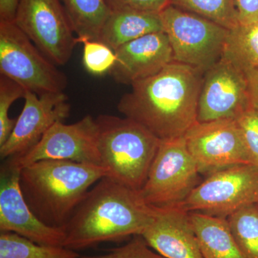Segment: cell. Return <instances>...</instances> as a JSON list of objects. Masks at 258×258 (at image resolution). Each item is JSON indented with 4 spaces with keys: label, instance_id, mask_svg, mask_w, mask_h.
Here are the masks:
<instances>
[{
    "label": "cell",
    "instance_id": "obj_4",
    "mask_svg": "<svg viewBox=\"0 0 258 258\" xmlns=\"http://www.w3.org/2000/svg\"><path fill=\"white\" fill-rule=\"evenodd\" d=\"M96 119L98 150L107 176L139 191L147 181L160 139L126 117L100 115Z\"/></svg>",
    "mask_w": 258,
    "mask_h": 258
},
{
    "label": "cell",
    "instance_id": "obj_29",
    "mask_svg": "<svg viewBox=\"0 0 258 258\" xmlns=\"http://www.w3.org/2000/svg\"><path fill=\"white\" fill-rule=\"evenodd\" d=\"M239 23H254L258 20V0H235Z\"/></svg>",
    "mask_w": 258,
    "mask_h": 258
},
{
    "label": "cell",
    "instance_id": "obj_11",
    "mask_svg": "<svg viewBox=\"0 0 258 258\" xmlns=\"http://www.w3.org/2000/svg\"><path fill=\"white\" fill-rule=\"evenodd\" d=\"M47 159L102 166L96 118L87 115L72 124L57 122L28 152L5 160L20 169L32 163Z\"/></svg>",
    "mask_w": 258,
    "mask_h": 258
},
{
    "label": "cell",
    "instance_id": "obj_7",
    "mask_svg": "<svg viewBox=\"0 0 258 258\" xmlns=\"http://www.w3.org/2000/svg\"><path fill=\"white\" fill-rule=\"evenodd\" d=\"M200 175L184 137L161 140L139 194L146 203L154 208L179 207L200 184Z\"/></svg>",
    "mask_w": 258,
    "mask_h": 258
},
{
    "label": "cell",
    "instance_id": "obj_12",
    "mask_svg": "<svg viewBox=\"0 0 258 258\" xmlns=\"http://www.w3.org/2000/svg\"><path fill=\"white\" fill-rule=\"evenodd\" d=\"M251 108L245 73L220 59L204 74L198 122L236 120Z\"/></svg>",
    "mask_w": 258,
    "mask_h": 258
},
{
    "label": "cell",
    "instance_id": "obj_23",
    "mask_svg": "<svg viewBox=\"0 0 258 258\" xmlns=\"http://www.w3.org/2000/svg\"><path fill=\"white\" fill-rule=\"evenodd\" d=\"M171 5L204 17L227 29L239 24L235 0H171Z\"/></svg>",
    "mask_w": 258,
    "mask_h": 258
},
{
    "label": "cell",
    "instance_id": "obj_31",
    "mask_svg": "<svg viewBox=\"0 0 258 258\" xmlns=\"http://www.w3.org/2000/svg\"><path fill=\"white\" fill-rule=\"evenodd\" d=\"M20 0H0V22H14Z\"/></svg>",
    "mask_w": 258,
    "mask_h": 258
},
{
    "label": "cell",
    "instance_id": "obj_22",
    "mask_svg": "<svg viewBox=\"0 0 258 258\" xmlns=\"http://www.w3.org/2000/svg\"><path fill=\"white\" fill-rule=\"evenodd\" d=\"M227 220L244 257L258 258V204L241 209Z\"/></svg>",
    "mask_w": 258,
    "mask_h": 258
},
{
    "label": "cell",
    "instance_id": "obj_10",
    "mask_svg": "<svg viewBox=\"0 0 258 258\" xmlns=\"http://www.w3.org/2000/svg\"><path fill=\"white\" fill-rule=\"evenodd\" d=\"M199 173L208 176L240 164H252L236 120L197 121L184 135Z\"/></svg>",
    "mask_w": 258,
    "mask_h": 258
},
{
    "label": "cell",
    "instance_id": "obj_27",
    "mask_svg": "<svg viewBox=\"0 0 258 258\" xmlns=\"http://www.w3.org/2000/svg\"><path fill=\"white\" fill-rule=\"evenodd\" d=\"M252 164L258 167V110L249 108L236 119Z\"/></svg>",
    "mask_w": 258,
    "mask_h": 258
},
{
    "label": "cell",
    "instance_id": "obj_33",
    "mask_svg": "<svg viewBox=\"0 0 258 258\" xmlns=\"http://www.w3.org/2000/svg\"><path fill=\"white\" fill-rule=\"evenodd\" d=\"M257 204H258V203H257Z\"/></svg>",
    "mask_w": 258,
    "mask_h": 258
},
{
    "label": "cell",
    "instance_id": "obj_25",
    "mask_svg": "<svg viewBox=\"0 0 258 258\" xmlns=\"http://www.w3.org/2000/svg\"><path fill=\"white\" fill-rule=\"evenodd\" d=\"M25 92L18 83L0 75V146L9 138L16 123L17 119L10 118V108L19 98H24Z\"/></svg>",
    "mask_w": 258,
    "mask_h": 258
},
{
    "label": "cell",
    "instance_id": "obj_9",
    "mask_svg": "<svg viewBox=\"0 0 258 258\" xmlns=\"http://www.w3.org/2000/svg\"><path fill=\"white\" fill-rule=\"evenodd\" d=\"M14 22L57 66L69 62L79 43L61 0H20Z\"/></svg>",
    "mask_w": 258,
    "mask_h": 258
},
{
    "label": "cell",
    "instance_id": "obj_18",
    "mask_svg": "<svg viewBox=\"0 0 258 258\" xmlns=\"http://www.w3.org/2000/svg\"><path fill=\"white\" fill-rule=\"evenodd\" d=\"M204 258H245L231 232L227 218L190 212Z\"/></svg>",
    "mask_w": 258,
    "mask_h": 258
},
{
    "label": "cell",
    "instance_id": "obj_1",
    "mask_svg": "<svg viewBox=\"0 0 258 258\" xmlns=\"http://www.w3.org/2000/svg\"><path fill=\"white\" fill-rule=\"evenodd\" d=\"M203 76L198 69L173 61L157 74L133 83L117 108L160 140L184 137L198 121Z\"/></svg>",
    "mask_w": 258,
    "mask_h": 258
},
{
    "label": "cell",
    "instance_id": "obj_20",
    "mask_svg": "<svg viewBox=\"0 0 258 258\" xmlns=\"http://www.w3.org/2000/svg\"><path fill=\"white\" fill-rule=\"evenodd\" d=\"M222 59L246 73L258 69V25L240 24L229 29Z\"/></svg>",
    "mask_w": 258,
    "mask_h": 258
},
{
    "label": "cell",
    "instance_id": "obj_24",
    "mask_svg": "<svg viewBox=\"0 0 258 258\" xmlns=\"http://www.w3.org/2000/svg\"><path fill=\"white\" fill-rule=\"evenodd\" d=\"M81 43L83 63L86 71L94 76L109 74L116 60L115 50L100 40H86Z\"/></svg>",
    "mask_w": 258,
    "mask_h": 258
},
{
    "label": "cell",
    "instance_id": "obj_16",
    "mask_svg": "<svg viewBox=\"0 0 258 258\" xmlns=\"http://www.w3.org/2000/svg\"><path fill=\"white\" fill-rule=\"evenodd\" d=\"M142 236L151 248L165 258H204L189 213L179 207L159 208Z\"/></svg>",
    "mask_w": 258,
    "mask_h": 258
},
{
    "label": "cell",
    "instance_id": "obj_15",
    "mask_svg": "<svg viewBox=\"0 0 258 258\" xmlns=\"http://www.w3.org/2000/svg\"><path fill=\"white\" fill-rule=\"evenodd\" d=\"M115 52L116 60L109 74L117 83L130 86L157 74L174 61L164 32L148 34L122 45Z\"/></svg>",
    "mask_w": 258,
    "mask_h": 258
},
{
    "label": "cell",
    "instance_id": "obj_8",
    "mask_svg": "<svg viewBox=\"0 0 258 258\" xmlns=\"http://www.w3.org/2000/svg\"><path fill=\"white\" fill-rule=\"evenodd\" d=\"M258 203V167L240 164L208 176L179 205L184 211L227 218Z\"/></svg>",
    "mask_w": 258,
    "mask_h": 258
},
{
    "label": "cell",
    "instance_id": "obj_17",
    "mask_svg": "<svg viewBox=\"0 0 258 258\" xmlns=\"http://www.w3.org/2000/svg\"><path fill=\"white\" fill-rule=\"evenodd\" d=\"M164 32L160 13L133 10H111L98 40L113 50L154 32Z\"/></svg>",
    "mask_w": 258,
    "mask_h": 258
},
{
    "label": "cell",
    "instance_id": "obj_30",
    "mask_svg": "<svg viewBox=\"0 0 258 258\" xmlns=\"http://www.w3.org/2000/svg\"><path fill=\"white\" fill-rule=\"evenodd\" d=\"M251 108L258 110V69L245 73Z\"/></svg>",
    "mask_w": 258,
    "mask_h": 258
},
{
    "label": "cell",
    "instance_id": "obj_21",
    "mask_svg": "<svg viewBox=\"0 0 258 258\" xmlns=\"http://www.w3.org/2000/svg\"><path fill=\"white\" fill-rule=\"evenodd\" d=\"M76 251L64 246L36 243L10 232L0 233V258H79Z\"/></svg>",
    "mask_w": 258,
    "mask_h": 258
},
{
    "label": "cell",
    "instance_id": "obj_26",
    "mask_svg": "<svg viewBox=\"0 0 258 258\" xmlns=\"http://www.w3.org/2000/svg\"><path fill=\"white\" fill-rule=\"evenodd\" d=\"M79 258H165L151 248L142 235H136L123 245L106 254L80 256Z\"/></svg>",
    "mask_w": 258,
    "mask_h": 258
},
{
    "label": "cell",
    "instance_id": "obj_19",
    "mask_svg": "<svg viewBox=\"0 0 258 258\" xmlns=\"http://www.w3.org/2000/svg\"><path fill=\"white\" fill-rule=\"evenodd\" d=\"M78 42L99 39L111 10L106 0H61Z\"/></svg>",
    "mask_w": 258,
    "mask_h": 258
},
{
    "label": "cell",
    "instance_id": "obj_2",
    "mask_svg": "<svg viewBox=\"0 0 258 258\" xmlns=\"http://www.w3.org/2000/svg\"><path fill=\"white\" fill-rule=\"evenodd\" d=\"M158 210L146 203L139 191L105 176L88 191L62 228L63 246L83 250L142 235Z\"/></svg>",
    "mask_w": 258,
    "mask_h": 258
},
{
    "label": "cell",
    "instance_id": "obj_14",
    "mask_svg": "<svg viewBox=\"0 0 258 258\" xmlns=\"http://www.w3.org/2000/svg\"><path fill=\"white\" fill-rule=\"evenodd\" d=\"M0 172V232H13L38 244L63 246V230L45 225L27 203L20 188V169L5 160Z\"/></svg>",
    "mask_w": 258,
    "mask_h": 258
},
{
    "label": "cell",
    "instance_id": "obj_28",
    "mask_svg": "<svg viewBox=\"0 0 258 258\" xmlns=\"http://www.w3.org/2000/svg\"><path fill=\"white\" fill-rule=\"evenodd\" d=\"M111 10H133L159 14L171 0H106Z\"/></svg>",
    "mask_w": 258,
    "mask_h": 258
},
{
    "label": "cell",
    "instance_id": "obj_13",
    "mask_svg": "<svg viewBox=\"0 0 258 258\" xmlns=\"http://www.w3.org/2000/svg\"><path fill=\"white\" fill-rule=\"evenodd\" d=\"M23 111L13 132L0 146L2 160L23 155L46 134L55 123L63 122L71 112V105L66 93H52L37 96L26 91Z\"/></svg>",
    "mask_w": 258,
    "mask_h": 258
},
{
    "label": "cell",
    "instance_id": "obj_3",
    "mask_svg": "<svg viewBox=\"0 0 258 258\" xmlns=\"http://www.w3.org/2000/svg\"><path fill=\"white\" fill-rule=\"evenodd\" d=\"M105 176L103 166L47 159L21 168L20 185L34 214L45 225L62 229L88 191Z\"/></svg>",
    "mask_w": 258,
    "mask_h": 258
},
{
    "label": "cell",
    "instance_id": "obj_5",
    "mask_svg": "<svg viewBox=\"0 0 258 258\" xmlns=\"http://www.w3.org/2000/svg\"><path fill=\"white\" fill-rule=\"evenodd\" d=\"M0 75L37 96L64 92L68 86L67 76L15 22H0Z\"/></svg>",
    "mask_w": 258,
    "mask_h": 258
},
{
    "label": "cell",
    "instance_id": "obj_6",
    "mask_svg": "<svg viewBox=\"0 0 258 258\" xmlns=\"http://www.w3.org/2000/svg\"><path fill=\"white\" fill-rule=\"evenodd\" d=\"M160 16L174 61L205 74L222 58L229 29L171 5Z\"/></svg>",
    "mask_w": 258,
    "mask_h": 258
},
{
    "label": "cell",
    "instance_id": "obj_32",
    "mask_svg": "<svg viewBox=\"0 0 258 258\" xmlns=\"http://www.w3.org/2000/svg\"><path fill=\"white\" fill-rule=\"evenodd\" d=\"M255 23L257 24V25H258V20H257V22H256Z\"/></svg>",
    "mask_w": 258,
    "mask_h": 258
}]
</instances>
